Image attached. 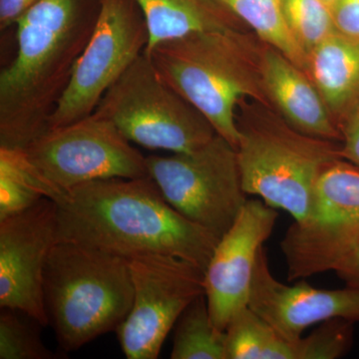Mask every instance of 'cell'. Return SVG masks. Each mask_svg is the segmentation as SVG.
I'll use <instances>...</instances> for the list:
<instances>
[{
    "label": "cell",
    "instance_id": "cell-22",
    "mask_svg": "<svg viewBox=\"0 0 359 359\" xmlns=\"http://www.w3.org/2000/svg\"><path fill=\"white\" fill-rule=\"evenodd\" d=\"M354 323L332 320L320 323L308 337L295 339L294 359H337L346 355L353 344Z\"/></svg>",
    "mask_w": 359,
    "mask_h": 359
},
{
    "label": "cell",
    "instance_id": "cell-6",
    "mask_svg": "<svg viewBox=\"0 0 359 359\" xmlns=\"http://www.w3.org/2000/svg\"><path fill=\"white\" fill-rule=\"evenodd\" d=\"M94 113L112 122L130 142L152 150L193 152L218 134L160 76L145 52L106 92Z\"/></svg>",
    "mask_w": 359,
    "mask_h": 359
},
{
    "label": "cell",
    "instance_id": "cell-2",
    "mask_svg": "<svg viewBox=\"0 0 359 359\" xmlns=\"http://www.w3.org/2000/svg\"><path fill=\"white\" fill-rule=\"evenodd\" d=\"M98 13L99 0H39L16 22V56L0 73V148L23 150L48 131Z\"/></svg>",
    "mask_w": 359,
    "mask_h": 359
},
{
    "label": "cell",
    "instance_id": "cell-7",
    "mask_svg": "<svg viewBox=\"0 0 359 359\" xmlns=\"http://www.w3.org/2000/svg\"><path fill=\"white\" fill-rule=\"evenodd\" d=\"M147 168L165 200L219 240L249 200L237 149L219 134L193 152L149 156Z\"/></svg>",
    "mask_w": 359,
    "mask_h": 359
},
{
    "label": "cell",
    "instance_id": "cell-21",
    "mask_svg": "<svg viewBox=\"0 0 359 359\" xmlns=\"http://www.w3.org/2000/svg\"><path fill=\"white\" fill-rule=\"evenodd\" d=\"M285 25L306 58L335 30L332 11L321 0H280Z\"/></svg>",
    "mask_w": 359,
    "mask_h": 359
},
{
    "label": "cell",
    "instance_id": "cell-5",
    "mask_svg": "<svg viewBox=\"0 0 359 359\" xmlns=\"http://www.w3.org/2000/svg\"><path fill=\"white\" fill-rule=\"evenodd\" d=\"M237 145L243 188L269 207L304 219L321 173L340 156V142L292 128L273 108L255 100L238 105Z\"/></svg>",
    "mask_w": 359,
    "mask_h": 359
},
{
    "label": "cell",
    "instance_id": "cell-27",
    "mask_svg": "<svg viewBox=\"0 0 359 359\" xmlns=\"http://www.w3.org/2000/svg\"><path fill=\"white\" fill-rule=\"evenodd\" d=\"M335 273L346 287L359 289V241L353 252L335 269Z\"/></svg>",
    "mask_w": 359,
    "mask_h": 359
},
{
    "label": "cell",
    "instance_id": "cell-18",
    "mask_svg": "<svg viewBox=\"0 0 359 359\" xmlns=\"http://www.w3.org/2000/svg\"><path fill=\"white\" fill-rule=\"evenodd\" d=\"M228 8L266 44L282 52L302 70L306 56L290 34L280 0H216Z\"/></svg>",
    "mask_w": 359,
    "mask_h": 359
},
{
    "label": "cell",
    "instance_id": "cell-17",
    "mask_svg": "<svg viewBox=\"0 0 359 359\" xmlns=\"http://www.w3.org/2000/svg\"><path fill=\"white\" fill-rule=\"evenodd\" d=\"M147 25L145 52L168 40L196 32L250 30L235 14L216 0H134Z\"/></svg>",
    "mask_w": 359,
    "mask_h": 359
},
{
    "label": "cell",
    "instance_id": "cell-8",
    "mask_svg": "<svg viewBox=\"0 0 359 359\" xmlns=\"http://www.w3.org/2000/svg\"><path fill=\"white\" fill-rule=\"evenodd\" d=\"M22 152L51 189L54 202L88 182L149 176L147 157L112 122L96 113L49 129Z\"/></svg>",
    "mask_w": 359,
    "mask_h": 359
},
{
    "label": "cell",
    "instance_id": "cell-28",
    "mask_svg": "<svg viewBox=\"0 0 359 359\" xmlns=\"http://www.w3.org/2000/svg\"><path fill=\"white\" fill-rule=\"evenodd\" d=\"M321 1H323V4H327V6L330 8V6H332V4H334L335 0H321Z\"/></svg>",
    "mask_w": 359,
    "mask_h": 359
},
{
    "label": "cell",
    "instance_id": "cell-15",
    "mask_svg": "<svg viewBox=\"0 0 359 359\" xmlns=\"http://www.w3.org/2000/svg\"><path fill=\"white\" fill-rule=\"evenodd\" d=\"M263 80L271 107L302 133L341 142V133L308 73L264 43Z\"/></svg>",
    "mask_w": 359,
    "mask_h": 359
},
{
    "label": "cell",
    "instance_id": "cell-11",
    "mask_svg": "<svg viewBox=\"0 0 359 359\" xmlns=\"http://www.w3.org/2000/svg\"><path fill=\"white\" fill-rule=\"evenodd\" d=\"M133 304L117 328L129 359H156L187 306L205 294V271L185 259L147 254L128 259Z\"/></svg>",
    "mask_w": 359,
    "mask_h": 359
},
{
    "label": "cell",
    "instance_id": "cell-12",
    "mask_svg": "<svg viewBox=\"0 0 359 359\" xmlns=\"http://www.w3.org/2000/svg\"><path fill=\"white\" fill-rule=\"evenodd\" d=\"M58 207L43 198L25 211L0 221V306L49 323L43 275L57 241Z\"/></svg>",
    "mask_w": 359,
    "mask_h": 359
},
{
    "label": "cell",
    "instance_id": "cell-13",
    "mask_svg": "<svg viewBox=\"0 0 359 359\" xmlns=\"http://www.w3.org/2000/svg\"><path fill=\"white\" fill-rule=\"evenodd\" d=\"M278 212L264 201L248 200L230 230L219 238L205 271L210 316L219 332L249 308L257 257L273 233Z\"/></svg>",
    "mask_w": 359,
    "mask_h": 359
},
{
    "label": "cell",
    "instance_id": "cell-10",
    "mask_svg": "<svg viewBox=\"0 0 359 359\" xmlns=\"http://www.w3.org/2000/svg\"><path fill=\"white\" fill-rule=\"evenodd\" d=\"M148 43L147 25L134 0H99L95 27L49 120L48 130L93 114L106 92Z\"/></svg>",
    "mask_w": 359,
    "mask_h": 359
},
{
    "label": "cell",
    "instance_id": "cell-3",
    "mask_svg": "<svg viewBox=\"0 0 359 359\" xmlns=\"http://www.w3.org/2000/svg\"><path fill=\"white\" fill-rule=\"evenodd\" d=\"M264 47L252 30L226 29L168 40L145 53L160 76L237 148L238 105L250 99L271 107L264 86Z\"/></svg>",
    "mask_w": 359,
    "mask_h": 359
},
{
    "label": "cell",
    "instance_id": "cell-1",
    "mask_svg": "<svg viewBox=\"0 0 359 359\" xmlns=\"http://www.w3.org/2000/svg\"><path fill=\"white\" fill-rule=\"evenodd\" d=\"M55 203L57 238L126 259L166 255L205 271L219 242L176 211L150 176L88 182L71 189Z\"/></svg>",
    "mask_w": 359,
    "mask_h": 359
},
{
    "label": "cell",
    "instance_id": "cell-16",
    "mask_svg": "<svg viewBox=\"0 0 359 359\" xmlns=\"http://www.w3.org/2000/svg\"><path fill=\"white\" fill-rule=\"evenodd\" d=\"M306 72L339 128L359 102V41L332 33L309 54Z\"/></svg>",
    "mask_w": 359,
    "mask_h": 359
},
{
    "label": "cell",
    "instance_id": "cell-4",
    "mask_svg": "<svg viewBox=\"0 0 359 359\" xmlns=\"http://www.w3.org/2000/svg\"><path fill=\"white\" fill-rule=\"evenodd\" d=\"M133 283L126 257L57 238L43 275L49 323L65 351L117 330L131 311Z\"/></svg>",
    "mask_w": 359,
    "mask_h": 359
},
{
    "label": "cell",
    "instance_id": "cell-9",
    "mask_svg": "<svg viewBox=\"0 0 359 359\" xmlns=\"http://www.w3.org/2000/svg\"><path fill=\"white\" fill-rule=\"evenodd\" d=\"M359 241V168L344 159L321 173L308 214L280 241L287 280L334 271Z\"/></svg>",
    "mask_w": 359,
    "mask_h": 359
},
{
    "label": "cell",
    "instance_id": "cell-14",
    "mask_svg": "<svg viewBox=\"0 0 359 359\" xmlns=\"http://www.w3.org/2000/svg\"><path fill=\"white\" fill-rule=\"evenodd\" d=\"M249 308L287 339L302 337L306 328L325 321H359V289L321 290L301 280L294 285L280 282L271 273L266 250L259 252Z\"/></svg>",
    "mask_w": 359,
    "mask_h": 359
},
{
    "label": "cell",
    "instance_id": "cell-20",
    "mask_svg": "<svg viewBox=\"0 0 359 359\" xmlns=\"http://www.w3.org/2000/svg\"><path fill=\"white\" fill-rule=\"evenodd\" d=\"M172 359H226V332L212 325L205 294L194 299L175 328Z\"/></svg>",
    "mask_w": 359,
    "mask_h": 359
},
{
    "label": "cell",
    "instance_id": "cell-19",
    "mask_svg": "<svg viewBox=\"0 0 359 359\" xmlns=\"http://www.w3.org/2000/svg\"><path fill=\"white\" fill-rule=\"evenodd\" d=\"M51 189L26 160L22 150L0 148V221L32 207Z\"/></svg>",
    "mask_w": 359,
    "mask_h": 359
},
{
    "label": "cell",
    "instance_id": "cell-25",
    "mask_svg": "<svg viewBox=\"0 0 359 359\" xmlns=\"http://www.w3.org/2000/svg\"><path fill=\"white\" fill-rule=\"evenodd\" d=\"M342 159L359 168V102L339 123Z\"/></svg>",
    "mask_w": 359,
    "mask_h": 359
},
{
    "label": "cell",
    "instance_id": "cell-26",
    "mask_svg": "<svg viewBox=\"0 0 359 359\" xmlns=\"http://www.w3.org/2000/svg\"><path fill=\"white\" fill-rule=\"evenodd\" d=\"M39 0H0V28L6 30L18 20Z\"/></svg>",
    "mask_w": 359,
    "mask_h": 359
},
{
    "label": "cell",
    "instance_id": "cell-23",
    "mask_svg": "<svg viewBox=\"0 0 359 359\" xmlns=\"http://www.w3.org/2000/svg\"><path fill=\"white\" fill-rule=\"evenodd\" d=\"M0 316V358L51 359L54 353L45 347L39 332L21 320L16 311L4 309Z\"/></svg>",
    "mask_w": 359,
    "mask_h": 359
},
{
    "label": "cell",
    "instance_id": "cell-24",
    "mask_svg": "<svg viewBox=\"0 0 359 359\" xmlns=\"http://www.w3.org/2000/svg\"><path fill=\"white\" fill-rule=\"evenodd\" d=\"M330 11L337 32L359 41V0H335Z\"/></svg>",
    "mask_w": 359,
    "mask_h": 359
}]
</instances>
